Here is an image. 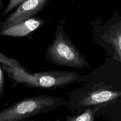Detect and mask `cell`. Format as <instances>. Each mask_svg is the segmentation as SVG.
I'll return each mask as SVG.
<instances>
[{
    "label": "cell",
    "instance_id": "6da1fadb",
    "mask_svg": "<svg viewBox=\"0 0 121 121\" xmlns=\"http://www.w3.org/2000/svg\"><path fill=\"white\" fill-rule=\"evenodd\" d=\"M1 66L13 82L12 88L21 84L28 88L56 90L75 83L86 82L90 77V74L82 75L75 71L52 70L32 73L27 68H15L7 65Z\"/></svg>",
    "mask_w": 121,
    "mask_h": 121
},
{
    "label": "cell",
    "instance_id": "7a4b0ae2",
    "mask_svg": "<svg viewBox=\"0 0 121 121\" xmlns=\"http://www.w3.org/2000/svg\"><path fill=\"white\" fill-rule=\"evenodd\" d=\"M48 62L60 66L76 69L89 67L90 64L67 34L64 20L58 21L54 39L46 51Z\"/></svg>",
    "mask_w": 121,
    "mask_h": 121
},
{
    "label": "cell",
    "instance_id": "3957f363",
    "mask_svg": "<svg viewBox=\"0 0 121 121\" xmlns=\"http://www.w3.org/2000/svg\"><path fill=\"white\" fill-rule=\"evenodd\" d=\"M121 97V90L115 88L112 84L87 83L70 94L67 106L73 112L81 113L88 108H101L115 103Z\"/></svg>",
    "mask_w": 121,
    "mask_h": 121
},
{
    "label": "cell",
    "instance_id": "277c9868",
    "mask_svg": "<svg viewBox=\"0 0 121 121\" xmlns=\"http://www.w3.org/2000/svg\"><path fill=\"white\" fill-rule=\"evenodd\" d=\"M67 100L39 95L20 100L0 111V121H21L40 114L66 106Z\"/></svg>",
    "mask_w": 121,
    "mask_h": 121
},
{
    "label": "cell",
    "instance_id": "5b68a950",
    "mask_svg": "<svg viewBox=\"0 0 121 121\" xmlns=\"http://www.w3.org/2000/svg\"><path fill=\"white\" fill-rule=\"evenodd\" d=\"M90 24L93 42L103 47L108 56L121 63V19L118 13H115L106 22L97 18Z\"/></svg>",
    "mask_w": 121,
    "mask_h": 121
},
{
    "label": "cell",
    "instance_id": "8992f818",
    "mask_svg": "<svg viewBox=\"0 0 121 121\" xmlns=\"http://www.w3.org/2000/svg\"><path fill=\"white\" fill-rule=\"evenodd\" d=\"M45 23L46 20L36 15L18 22L0 26V36L24 37L31 40L34 32Z\"/></svg>",
    "mask_w": 121,
    "mask_h": 121
},
{
    "label": "cell",
    "instance_id": "52a82bcc",
    "mask_svg": "<svg viewBox=\"0 0 121 121\" xmlns=\"http://www.w3.org/2000/svg\"><path fill=\"white\" fill-rule=\"evenodd\" d=\"M49 0H26L5 19L0 21V26L9 24L36 16Z\"/></svg>",
    "mask_w": 121,
    "mask_h": 121
},
{
    "label": "cell",
    "instance_id": "ba28073f",
    "mask_svg": "<svg viewBox=\"0 0 121 121\" xmlns=\"http://www.w3.org/2000/svg\"><path fill=\"white\" fill-rule=\"evenodd\" d=\"M100 108L95 107L86 109L79 115L67 117L66 121H93L95 115Z\"/></svg>",
    "mask_w": 121,
    "mask_h": 121
},
{
    "label": "cell",
    "instance_id": "9c48e42d",
    "mask_svg": "<svg viewBox=\"0 0 121 121\" xmlns=\"http://www.w3.org/2000/svg\"><path fill=\"white\" fill-rule=\"evenodd\" d=\"M0 65H7L9 67L15 68H20L23 70L26 69V68L22 66L18 61L7 56L1 52H0Z\"/></svg>",
    "mask_w": 121,
    "mask_h": 121
},
{
    "label": "cell",
    "instance_id": "30bf717a",
    "mask_svg": "<svg viewBox=\"0 0 121 121\" xmlns=\"http://www.w3.org/2000/svg\"><path fill=\"white\" fill-rule=\"evenodd\" d=\"M24 1L26 0H9V2L2 13V16H5L8 14Z\"/></svg>",
    "mask_w": 121,
    "mask_h": 121
},
{
    "label": "cell",
    "instance_id": "8fae6325",
    "mask_svg": "<svg viewBox=\"0 0 121 121\" xmlns=\"http://www.w3.org/2000/svg\"><path fill=\"white\" fill-rule=\"evenodd\" d=\"M5 89V75L4 71L0 65V96L4 94Z\"/></svg>",
    "mask_w": 121,
    "mask_h": 121
},
{
    "label": "cell",
    "instance_id": "7c38bea8",
    "mask_svg": "<svg viewBox=\"0 0 121 121\" xmlns=\"http://www.w3.org/2000/svg\"><path fill=\"white\" fill-rule=\"evenodd\" d=\"M2 0H0V9H1V7H2Z\"/></svg>",
    "mask_w": 121,
    "mask_h": 121
},
{
    "label": "cell",
    "instance_id": "4fadbf2b",
    "mask_svg": "<svg viewBox=\"0 0 121 121\" xmlns=\"http://www.w3.org/2000/svg\"><path fill=\"white\" fill-rule=\"evenodd\" d=\"M26 121V120H24V121Z\"/></svg>",
    "mask_w": 121,
    "mask_h": 121
},
{
    "label": "cell",
    "instance_id": "5bb4252c",
    "mask_svg": "<svg viewBox=\"0 0 121 121\" xmlns=\"http://www.w3.org/2000/svg\"><path fill=\"white\" fill-rule=\"evenodd\" d=\"M75 1V0H71V1H72V2H73V1Z\"/></svg>",
    "mask_w": 121,
    "mask_h": 121
}]
</instances>
